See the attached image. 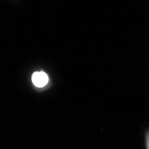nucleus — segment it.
<instances>
[{"label":"nucleus","instance_id":"f257e3e1","mask_svg":"<svg viewBox=\"0 0 149 149\" xmlns=\"http://www.w3.org/2000/svg\"><path fill=\"white\" fill-rule=\"evenodd\" d=\"M32 82L37 88H43L48 82V76L43 72H37L32 75Z\"/></svg>","mask_w":149,"mask_h":149},{"label":"nucleus","instance_id":"f03ea898","mask_svg":"<svg viewBox=\"0 0 149 149\" xmlns=\"http://www.w3.org/2000/svg\"><path fill=\"white\" fill-rule=\"evenodd\" d=\"M146 148H149V131L147 132L146 137Z\"/></svg>","mask_w":149,"mask_h":149}]
</instances>
